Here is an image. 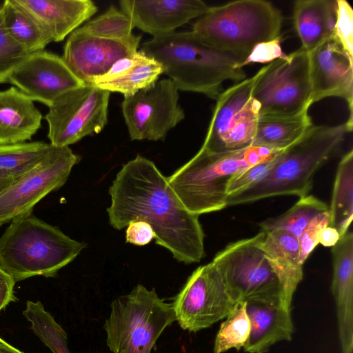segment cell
<instances>
[{"label": "cell", "instance_id": "cell-1", "mask_svg": "<svg viewBox=\"0 0 353 353\" xmlns=\"http://www.w3.org/2000/svg\"><path fill=\"white\" fill-rule=\"evenodd\" d=\"M108 192L111 204L107 212L112 227L120 230L132 221H144L152 226L155 243L179 262L191 264L205 257L199 216L185 208L152 161L137 155L124 164Z\"/></svg>", "mask_w": 353, "mask_h": 353}, {"label": "cell", "instance_id": "cell-2", "mask_svg": "<svg viewBox=\"0 0 353 353\" xmlns=\"http://www.w3.org/2000/svg\"><path fill=\"white\" fill-rule=\"evenodd\" d=\"M141 51L159 62L181 91L202 94L216 99L226 81L246 79L241 61L201 42L191 31L174 32L144 42Z\"/></svg>", "mask_w": 353, "mask_h": 353}, {"label": "cell", "instance_id": "cell-3", "mask_svg": "<svg viewBox=\"0 0 353 353\" xmlns=\"http://www.w3.org/2000/svg\"><path fill=\"white\" fill-rule=\"evenodd\" d=\"M352 126L312 125L296 142L281 150L273 168L261 181L227 196V207L283 195H308L319 169L341 146Z\"/></svg>", "mask_w": 353, "mask_h": 353}, {"label": "cell", "instance_id": "cell-4", "mask_svg": "<svg viewBox=\"0 0 353 353\" xmlns=\"http://www.w3.org/2000/svg\"><path fill=\"white\" fill-rule=\"evenodd\" d=\"M281 150L250 145L234 151L212 152L201 148L168 181L191 213L199 216L219 211L227 208L226 188L234 175L271 159Z\"/></svg>", "mask_w": 353, "mask_h": 353}, {"label": "cell", "instance_id": "cell-5", "mask_svg": "<svg viewBox=\"0 0 353 353\" xmlns=\"http://www.w3.org/2000/svg\"><path fill=\"white\" fill-rule=\"evenodd\" d=\"M85 247L31 213L12 220L0 237V267L15 282L52 277Z\"/></svg>", "mask_w": 353, "mask_h": 353}, {"label": "cell", "instance_id": "cell-6", "mask_svg": "<svg viewBox=\"0 0 353 353\" xmlns=\"http://www.w3.org/2000/svg\"><path fill=\"white\" fill-rule=\"evenodd\" d=\"M283 17L265 0H238L207 11L191 32L206 46L238 58L241 63L257 44L281 36Z\"/></svg>", "mask_w": 353, "mask_h": 353}, {"label": "cell", "instance_id": "cell-7", "mask_svg": "<svg viewBox=\"0 0 353 353\" xmlns=\"http://www.w3.org/2000/svg\"><path fill=\"white\" fill-rule=\"evenodd\" d=\"M110 307L103 327L112 353H150L164 330L176 321L172 304L142 284L114 299Z\"/></svg>", "mask_w": 353, "mask_h": 353}, {"label": "cell", "instance_id": "cell-8", "mask_svg": "<svg viewBox=\"0 0 353 353\" xmlns=\"http://www.w3.org/2000/svg\"><path fill=\"white\" fill-rule=\"evenodd\" d=\"M252 90L259 118L294 116L310 109L308 52L301 47L261 68Z\"/></svg>", "mask_w": 353, "mask_h": 353}, {"label": "cell", "instance_id": "cell-9", "mask_svg": "<svg viewBox=\"0 0 353 353\" xmlns=\"http://www.w3.org/2000/svg\"><path fill=\"white\" fill-rule=\"evenodd\" d=\"M265 236V232L259 231L252 237L230 243L212 261L236 303L283 299L281 286L261 248Z\"/></svg>", "mask_w": 353, "mask_h": 353}, {"label": "cell", "instance_id": "cell-10", "mask_svg": "<svg viewBox=\"0 0 353 353\" xmlns=\"http://www.w3.org/2000/svg\"><path fill=\"white\" fill-rule=\"evenodd\" d=\"M258 75L256 72L219 94L201 148L223 152L252 145L259 119V105L252 97Z\"/></svg>", "mask_w": 353, "mask_h": 353}, {"label": "cell", "instance_id": "cell-11", "mask_svg": "<svg viewBox=\"0 0 353 353\" xmlns=\"http://www.w3.org/2000/svg\"><path fill=\"white\" fill-rule=\"evenodd\" d=\"M110 92L84 84L57 98L45 116L48 137L54 147H69L99 133L108 123Z\"/></svg>", "mask_w": 353, "mask_h": 353}, {"label": "cell", "instance_id": "cell-12", "mask_svg": "<svg viewBox=\"0 0 353 353\" xmlns=\"http://www.w3.org/2000/svg\"><path fill=\"white\" fill-rule=\"evenodd\" d=\"M236 303L211 261L191 274L171 304L180 327L197 332L225 319Z\"/></svg>", "mask_w": 353, "mask_h": 353}, {"label": "cell", "instance_id": "cell-13", "mask_svg": "<svg viewBox=\"0 0 353 353\" xmlns=\"http://www.w3.org/2000/svg\"><path fill=\"white\" fill-rule=\"evenodd\" d=\"M80 160L69 147H54L0 195V226L32 213L34 205L62 187Z\"/></svg>", "mask_w": 353, "mask_h": 353}, {"label": "cell", "instance_id": "cell-14", "mask_svg": "<svg viewBox=\"0 0 353 353\" xmlns=\"http://www.w3.org/2000/svg\"><path fill=\"white\" fill-rule=\"evenodd\" d=\"M179 91L165 78L132 95L123 96L122 114L132 141L163 140L184 119Z\"/></svg>", "mask_w": 353, "mask_h": 353}, {"label": "cell", "instance_id": "cell-15", "mask_svg": "<svg viewBox=\"0 0 353 353\" xmlns=\"http://www.w3.org/2000/svg\"><path fill=\"white\" fill-rule=\"evenodd\" d=\"M6 83L48 108L64 93L85 84L61 57L46 50L30 53L10 74Z\"/></svg>", "mask_w": 353, "mask_h": 353}, {"label": "cell", "instance_id": "cell-16", "mask_svg": "<svg viewBox=\"0 0 353 353\" xmlns=\"http://www.w3.org/2000/svg\"><path fill=\"white\" fill-rule=\"evenodd\" d=\"M308 63L312 104L328 97L344 99L347 122L353 125V57L332 36L308 52Z\"/></svg>", "mask_w": 353, "mask_h": 353}, {"label": "cell", "instance_id": "cell-17", "mask_svg": "<svg viewBox=\"0 0 353 353\" xmlns=\"http://www.w3.org/2000/svg\"><path fill=\"white\" fill-rule=\"evenodd\" d=\"M141 36L131 41H117L94 36L78 28L67 39L61 57L71 71L84 83L107 73L119 60L134 55Z\"/></svg>", "mask_w": 353, "mask_h": 353}, {"label": "cell", "instance_id": "cell-18", "mask_svg": "<svg viewBox=\"0 0 353 353\" xmlns=\"http://www.w3.org/2000/svg\"><path fill=\"white\" fill-rule=\"evenodd\" d=\"M119 3L134 27L153 37L175 32L209 8L201 0H121Z\"/></svg>", "mask_w": 353, "mask_h": 353}, {"label": "cell", "instance_id": "cell-19", "mask_svg": "<svg viewBox=\"0 0 353 353\" xmlns=\"http://www.w3.org/2000/svg\"><path fill=\"white\" fill-rule=\"evenodd\" d=\"M332 293L342 353L353 351V234L347 232L332 247Z\"/></svg>", "mask_w": 353, "mask_h": 353}, {"label": "cell", "instance_id": "cell-20", "mask_svg": "<svg viewBox=\"0 0 353 353\" xmlns=\"http://www.w3.org/2000/svg\"><path fill=\"white\" fill-rule=\"evenodd\" d=\"M245 302L250 330L244 352L266 353L274 344L292 340L294 329L291 311L281 299Z\"/></svg>", "mask_w": 353, "mask_h": 353}, {"label": "cell", "instance_id": "cell-21", "mask_svg": "<svg viewBox=\"0 0 353 353\" xmlns=\"http://www.w3.org/2000/svg\"><path fill=\"white\" fill-rule=\"evenodd\" d=\"M54 42L63 41L97 12L90 0H16Z\"/></svg>", "mask_w": 353, "mask_h": 353}, {"label": "cell", "instance_id": "cell-22", "mask_svg": "<svg viewBox=\"0 0 353 353\" xmlns=\"http://www.w3.org/2000/svg\"><path fill=\"white\" fill-rule=\"evenodd\" d=\"M261 248L281 286L283 305L291 311L294 294L303 277L299 239L284 230L265 232Z\"/></svg>", "mask_w": 353, "mask_h": 353}, {"label": "cell", "instance_id": "cell-23", "mask_svg": "<svg viewBox=\"0 0 353 353\" xmlns=\"http://www.w3.org/2000/svg\"><path fill=\"white\" fill-rule=\"evenodd\" d=\"M42 118L34 101L16 87L0 91V143L30 140L41 128Z\"/></svg>", "mask_w": 353, "mask_h": 353}, {"label": "cell", "instance_id": "cell-24", "mask_svg": "<svg viewBox=\"0 0 353 353\" xmlns=\"http://www.w3.org/2000/svg\"><path fill=\"white\" fill-rule=\"evenodd\" d=\"M162 74L161 65L140 50L117 61L107 73L94 79L91 85L110 92L130 96L154 84Z\"/></svg>", "mask_w": 353, "mask_h": 353}, {"label": "cell", "instance_id": "cell-25", "mask_svg": "<svg viewBox=\"0 0 353 353\" xmlns=\"http://www.w3.org/2000/svg\"><path fill=\"white\" fill-rule=\"evenodd\" d=\"M336 0H297L293 6V23L307 52L334 36Z\"/></svg>", "mask_w": 353, "mask_h": 353}, {"label": "cell", "instance_id": "cell-26", "mask_svg": "<svg viewBox=\"0 0 353 353\" xmlns=\"http://www.w3.org/2000/svg\"><path fill=\"white\" fill-rule=\"evenodd\" d=\"M308 111L291 117L259 118L252 145L275 150L288 148L313 125Z\"/></svg>", "mask_w": 353, "mask_h": 353}, {"label": "cell", "instance_id": "cell-27", "mask_svg": "<svg viewBox=\"0 0 353 353\" xmlns=\"http://www.w3.org/2000/svg\"><path fill=\"white\" fill-rule=\"evenodd\" d=\"M4 25L10 36L29 53L44 50L52 39L37 19L16 0L1 5Z\"/></svg>", "mask_w": 353, "mask_h": 353}, {"label": "cell", "instance_id": "cell-28", "mask_svg": "<svg viewBox=\"0 0 353 353\" xmlns=\"http://www.w3.org/2000/svg\"><path fill=\"white\" fill-rule=\"evenodd\" d=\"M329 225L339 232L341 238L347 232L353 219V150L340 160L334 179Z\"/></svg>", "mask_w": 353, "mask_h": 353}, {"label": "cell", "instance_id": "cell-29", "mask_svg": "<svg viewBox=\"0 0 353 353\" xmlns=\"http://www.w3.org/2000/svg\"><path fill=\"white\" fill-rule=\"evenodd\" d=\"M328 210L329 208L324 202L308 194L299 198V200L283 214L259 223L260 231L284 230L293 234L299 239L314 217Z\"/></svg>", "mask_w": 353, "mask_h": 353}, {"label": "cell", "instance_id": "cell-30", "mask_svg": "<svg viewBox=\"0 0 353 353\" xmlns=\"http://www.w3.org/2000/svg\"><path fill=\"white\" fill-rule=\"evenodd\" d=\"M52 148L43 141L0 143V170L18 179L33 168Z\"/></svg>", "mask_w": 353, "mask_h": 353}, {"label": "cell", "instance_id": "cell-31", "mask_svg": "<svg viewBox=\"0 0 353 353\" xmlns=\"http://www.w3.org/2000/svg\"><path fill=\"white\" fill-rule=\"evenodd\" d=\"M23 314L34 333L53 353H72L68 347L67 333L40 301H28Z\"/></svg>", "mask_w": 353, "mask_h": 353}, {"label": "cell", "instance_id": "cell-32", "mask_svg": "<svg viewBox=\"0 0 353 353\" xmlns=\"http://www.w3.org/2000/svg\"><path fill=\"white\" fill-rule=\"evenodd\" d=\"M250 330L246 302H237L220 325L215 337L212 353H224L230 349L239 351L243 348Z\"/></svg>", "mask_w": 353, "mask_h": 353}, {"label": "cell", "instance_id": "cell-33", "mask_svg": "<svg viewBox=\"0 0 353 353\" xmlns=\"http://www.w3.org/2000/svg\"><path fill=\"white\" fill-rule=\"evenodd\" d=\"M134 28L129 17L112 5L103 14L79 27L88 34L117 41L136 39L137 36L132 32Z\"/></svg>", "mask_w": 353, "mask_h": 353}, {"label": "cell", "instance_id": "cell-34", "mask_svg": "<svg viewBox=\"0 0 353 353\" xmlns=\"http://www.w3.org/2000/svg\"><path fill=\"white\" fill-rule=\"evenodd\" d=\"M29 54L8 34L0 6V83H6L10 74Z\"/></svg>", "mask_w": 353, "mask_h": 353}, {"label": "cell", "instance_id": "cell-35", "mask_svg": "<svg viewBox=\"0 0 353 353\" xmlns=\"http://www.w3.org/2000/svg\"><path fill=\"white\" fill-rule=\"evenodd\" d=\"M278 154L234 175L227 185L228 196L245 190L264 178L275 165Z\"/></svg>", "mask_w": 353, "mask_h": 353}, {"label": "cell", "instance_id": "cell-36", "mask_svg": "<svg viewBox=\"0 0 353 353\" xmlns=\"http://www.w3.org/2000/svg\"><path fill=\"white\" fill-rule=\"evenodd\" d=\"M336 3L334 37L343 49L353 57V10L345 0H336Z\"/></svg>", "mask_w": 353, "mask_h": 353}, {"label": "cell", "instance_id": "cell-37", "mask_svg": "<svg viewBox=\"0 0 353 353\" xmlns=\"http://www.w3.org/2000/svg\"><path fill=\"white\" fill-rule=\"evenodd\" d=\"M329 211L323 212L314 217L307 225L299 239V261L303 265L304 263L319 244V236L323 229L329 225Z\"/></svg>", "mask_w": 353, "mask_h": 353}, {"label": "cell", "instance_id": "cell-38", "mask_svg": "<svg viewBox=\"0 0 353 353\" xmlns=\"http://www.w3.org/2000/svg\"><path fill=\"white\" fill-rule=\"evenodd\" d=\"M281 36L272 40L261 42L252 49L248 57L241 64V67L252 63H270L276 59L284 58L286 54L281 48Z\"/></svg>", "mask_w": 353, "mask_h": 353}, {"label": "cell", "instance_id": "cell-39", "mask_svg": "<svg viewBox=\"0 0 353 353\" xmlns=\"http://www.w3.org/2000/svg\"><path fill=\"white\" fill-rule=\"evenodd\" d=\"M125 234L126 243L139 246L148 244L155 236L152 226L141 220L130 222L127 226Z\"/></svg>", "mask_w": 353, "mask_h": 353}, {"label": "cell", "instance_id": "cell-40", "mask_svg": "<svg viewBox=\"0 0 353 353\" xmlns=\"http://www.w3.org/2000/svg\"><path fill=\"white\" fill-rule=\"evenodd\" d=\"M15 283L13 278L0 267V311L9 303L16 301L14 294Z\"/></svg>", "mask_w": 353, "mask_h": 353}, {"label": "cell", "instance_id": "cell-41", "mask_svg": "<svg viewBox=\"0 0 353 353\" xmlns=\"http://www.w3.org/2000/svg\"><path fill=\"white\" fill-rule=\"evenodd\" d=\"M340 239L341 236L337 230L328 225L320 232L319 242L325 247H333Z\"/></svg>", "mask_w": 353, "mask_h": 353}, {"label": "cell", "instance_id": "cell-42", "mask_svg": "<svg viewBox=\"0 0 353 353\" xmlns=\"http://www.w3.org/2000/svg\"><path fill=\"white\" fill-rule=\"evenodd\" d=\"M17 179V178L0 170V195Z\"/></svg>", "mask_w": 353, "mask_h": 353}, {"label": "cell", "instance_id": "cell-43", "mask_svg": "<svg viewBox=\"0 0 353 353\" xmlns=\"http://www.w3.org/2000/svg\"><path fill=\"white\" fill-rule=\"evenodd\" d=\"M0 353H23L0 338Z\"/></svg>", "mask_w": 353, "mask_h": 353}]
</instances>
